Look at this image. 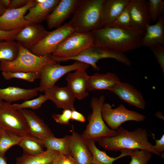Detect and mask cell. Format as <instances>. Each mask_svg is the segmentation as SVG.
<instances>
[{
	"label": "cell",
	"instance_id": "6da1fadb",
	"mask_svg": "<svg viewBox=\"0 0 164 164\" xmlns=\"http://www.w3.org/2000/svg\"><path fill=\"white\" fill-rule=\"evenodd\" d=\"M91 32L93 39L92 46L124 54L142 46L145 31L133 27L106 26Z\"/></svg>",
	"mask_w": 164,
	"mask_h": 164
},
{
	"label": "cell",
	"instance_id": "7a4b0ae2",
	"mask_svg": "<svg viewBox=\"0 0 164 164\" xmlns=\"http://www.w3.org/2000/svg\"><path fill=\"white\" fill-rule=\"evenodd\" d=\"M116 132L114 136L100 138L95 142L107 150L117 152L126 149H142L157 155H160L149 142V134L146 129L138 128L133 131H129L120 126Z\"/></svg>",
	"mask_w": 164,
	"mask_h": 164
},
{
	"label": "cell",
	"instance_id": "3957f363",
	"mask_svg": "<svg viewBox=\"0 0 164 164\" xmlns=\"http://www.w3.org/2000/svg\"><path fill=\"white\" fill-rule=\"evenodd\" d=\"M104 0H81L68 22L83 33L101 28L102 10Z\"/></svg>",
	"mask_w": 164,
	"mask_h": 164
},
{
	"label": "cell",
	"instance_id": "277c9868",
	"mask_svg": "<svg viewBox=\"0 0 164 164\" xmlns=\"http://www.w3.org/2000/svg\"><path fill=\"white\" fill-rule=\"evenodd\" d=\"M0 61V70L2 71L33 72L39 73L44 66L56 62L52 58L51 55L37 56L20 44L19 53L15 60L12 61Z\"/></svg>",
	"mask_w": 164,
	"mask_h": 164
},
{
	"label": "cell",
	"instance_id": "5b68a950",
	"mask_svg": "<svg viewBox=\"0 0 164 164\" xmlns=\"http://www.w3.org/2000/svg\"><path fill=\"white\" fill-rule=\"evenodd\" d=\"M105 100L104 95L92 99L90 103L92 113L89 116L86 128L81 135L84 139H92L95 141L98 138L112 137L116 134V130H112L107 126L102 116V108Z\"/></svg>",
	"mask_w": 164,
	"mask_h": 164
},
{
	"label": "cell",
	"instance_id": "8992f818",
	"mask_svg": "<svg viewBox=\"0 0 164 164\" xmlns=\"http://www.w3.org/2000/svg\"><path fill=\"white\" fill-rule=\"evenodd\" d=\"M51 56L56 62L74 60L91 65L94 70L97 71L100 70V67L97 66V63L103 59H113L128 66L131 65V61L124 53L108 49L93 46L87 48L78 55L72 57L63 58L52 55Z\"/></svg>",
	"mask_w": 164,
	"mask_h": 164
},
{
	"label": "cell",
	"instance_id": "52a82bcc",
	"mask_svg": "<svg viewBox=\"0 0 164 164\" xmlns=\"http://www.w3.org/2000/svg\"><path fill=\"white\" fill-rule=\"evenodd\" d=\"M93 45V39L91 32L83 33L76 31L64 39L52 55L63 58L72 57Z\"/></svg>",
	"mask_w": 164,
	"mask_h": 164
},
{
	"label": "cell",
	"instance_id": "ba28073f",
	"mask_svg": "<svg viewBox=\"0 0 164 164\" xmlns=\"http://www.w3.org/2000/svg\"><path fill=\"white\" fill-rule=\"evenodd\" d=\"M101 114L103 118L109 128L116 130L124 122L129 121L137 122L144 121L145 116L135 111L129 110L122 104L113 108L108 103H104L102 107Z\"/></svg>",
	"mask_w": 164,
	"mask_h": 164
},
{
	"label": "cell",
	"instance_id": "9c48e42d",
	"mask_svg": "<svg viewBox=\"0 0 164 164\" xmlns=\"http://www.w3.org/2000/svg\"><path fill=\"white\" fill-rule=\"evenodd\" d=\"M0 127L21 136L30 133L24 116L11 103L6 102L0 106Z\"/></svg>",
	"mask_w": 164,
	"mask_h": 164
},
{
	"label": "cell",
	"instance_id": "30bf717a",
	"mask_svg": "<svg viewBox=\"0 0 164 164\" xmlns=\"http://www.w3.org/2000/svg\"><path fill=\"white\" fill-rule=\"evenodd\" d=\"M90 65L76 61L73 64L62 66L59 62L49 64L44 66L39 72L40 83L38 87L39 91L44 92L55 86L56 82L65 74L73 71Z\"/></svg>",
	"mask_w": 164,
	"mask_h": 164
},
{
	"label": "cell",
	"instance_id": "8fae6325",
	"mask_svg": "<svg viewBox=\"0 0 164 164\" xmlns=\"http://www.w3.org/2000/svg\"><path fill=\"white\" fill-rule=\"evenodd\" d=\"M76 30V29L67 23L50 32L40 42L29 50L39 56L52 55L64 39Z\"/></svg>",
	"mask_w": 164,
	"mask_h": 164
},
{
	"label": "cell",
	"instance_id": "7c38bea8",
	"mask_svg": "<svg viewBox=\"0 0 164 164\" xmlns=\"http://www.w3.org/2000/svg\"><path fill=\"white\" fill-rule=\"evenodd\" d=\"M36 3L31 0L25 6L18 9H7L0 16V30L11 31L22 29L30 23L26 20L25 15L27 11Z\"/></svg>",
	"mask_w": 164,
	"mask_h": 164
},
{
	"label": "cell",
	"instance_id": "4fadbf2b",
	"mask_svg": "<svg viewBox=\"0 0 164 164\" xmlns=\"http://www.w3.org/2000/svg\"><path fill=\"white\" fill-rule=\"evenodd\" d=\"M74 128L72 125V134L69 135V155L75 164H91L92 155L86 140Z\"/></svg>",
	"mask_w": 164,
	"mask_h": 164
},
{
	"label": "cell",
	"instance_id": "5bb4252c",
	"mask_svg": "<svg viewBox=\"0 0 164 164\" xmlns=\"http://www.w3.org/2000/svg\"><path fill=\"white\" fill-rule=\"evenodd\" d=\"M42 25L30 24L22 28L14 40L30 50L40 42L49 32Z\"/></svg>",
	"mask_w": 164,
	"mask_h": 164
},
{
	"label": "cell",
	"instance_id": "9a60e30c",
	"mask_svg": "<svg viewBox=\"0 0 164 164\" xmlns=\"http://www.w3.org/2000/svg\"><path fill=\"white\" fill-rule=\"evenodd\" d=\"M81 0H60L46 21L50 29L58 28L72 14Z\"/></svg>",
	"mask_w": 164,
	"mask_h": 164
},
{
	"label": "cell",
	"instance_id": "2e32d148",
	"mask_svg": "<svg viewBox=\"0 0 164 164\" xmlns=\"http://www.w3.org/2000/svg\"><path fill=\"white\" fill-rule=\"evenodd\" d=\"M128 9L132 27L145 31L146 26L150 24L152 21L148 1L130 0Z\"/></svg>",
	"mask_w": 164,
	"mask_h": 164
},
{
	"label": "cell",
	"instance_id": "e0dca14e",
	"mask_svg": "<svg viewBox=\"0 0 164 164\" xmlns=\"http://www.w3.org/2000/svg\"><path fill=\"white\" fill-rule=\"evenodd\" d=\"M127 103L144 109L146 101L141 93L132 84L120 81L111 91Z\"/></svg>",
	"mask_w": 164,
	"mask_h": 164
},
{
	"label": "cell",
	"instance_id": "ac0fdd59",
	"mask_svg": "<svg viewBox=\"0 0 164 164\" xmlns=\"http://www.w3.org/2000/svg\"><path fill=\"white\" fill-rule=\"evenodd\" d=\"M88 67H83L70 73L66 77L67 86L75 98L79 100L84 99L89 94L87 91V84L90 76L86 71Z\"/></svg>",
	"mask_w": 164,
	"mask_h": 164
},
{
	"label": "cell",
	"instance_id": "d6986e66",
	"mask_svg": "<svg viewBox=\"0 0 164 164\" xmlns=\"http://www.w3.org/2000/svg\"><path fill=\"white\" fill-rule=\"evenodd\" d=\"M48 100L52 101L58 108L74 110V103L75 98L67 86L59 87L54 86L44 91Z\"/></svg>",
	"mask_w": 164,
	"mask_h": 164
},
{
	"label": "cell",
	"instance_id": "ffe728a7",
	"mask_svg": "<svg viewBox=\"0 0 164 164\" xmlns=\"http://www.w3.org/2000/svg\"><path fill=\"white\" fill-rule=\"evenodd\" d=\"M60 0H36V3L30 8L25 19L31 24H39L48 17Z\"/></svg>",
	"mask_w": 164,
	"mask_h": 164
},
{
	"label": "cell",
	"instance_id": "44dd1931",
	"mask_svg": "<svg viewBox=\"0 0 164 164\" xmlns=\"http://www.w3.org/2000/svg\"><path fill=\"white\" fill-rule=\"evenodd\" d=\"M142 44V46L150 48L164 46V15L159 17L155 24L146 26Z\"/></svg>",
	"mask_w": 164,
	"mask_h": 164
},
{
	"label": "cell",
	"instance_id": "7402d4cb",
	"mask_svg": "<svg viewBox=\"0 0 164 164\" xmlns=\"http://www.w3.org/2000/svg\"><path fill=\"white\" fill-rule=\"evenodd\" d=\"M18 111L26 119L32 135L39 139L54 136L44 121L34 112L26 109Z\"/></svg>",
	"mask_w": 164,
	"mask_h": 164
},
{
	"label": "cell",
	"instance_id": "603a6c76",
	"mask_svg": "<svg viewBox=\"0 0 164 164\" xmlns=\"http://www.w3.org/2000/svg\"><path fill=\"white\" fill-rule=\"evenodd\" d=\"M120 81L115 73L108 72L105 73H96L89 76L87 84V90H111Z\"/></svg>",
	"mask_w": 164,
	"mask_h": 164
},
{
	"label": "cell",
	"instance_id": "cb8c5ba5",
	"mask_svg": "<svg viewBox=\"0 0 164 164\" xmlns=\"http://www.w3.org/2000/svg\"><path fill=\"white\" fill-rule=\"evenodd\" d=\"M130 0H104L102 10L101 28L111 23L128 5Z\"/></svg>",
	"mask_w": 164,
	"mask_h": 164
},
{
	"label": "cell",
	"instance_id": "d4e9b609",
	"mask_svg": "<svg viewBox=\"0 0 164 164\" xmlns=\"http://www.w3.org/2000/svg\"><path fill=\"white\" fill-rule=\"evenodd\" d=\"M38 91V87L29 89L16 86L0 88V100L10 103L21 100L26 101L37 96Z\"/></svg>",
	"mask_w": 164,
	"mask_h": 164
},
{
	"label": "cell",
	"instance_id": "484cf974",
	"mask_svg": "<svg viewBox=\"0 0 164 164\" xmlns=\"http://www.w3.org/2000/svg\"><path fill=\"white\" fill-rule=\"evenodd\" d=\"M85 140L92 154V164H114L113 162L115 161L126 156H130L133 152V150H124L121 151V153L118 156L111 157L105 152L99 149L96 147L95 140L92 139Z\"/></svg>",
	"mask_w": 164,
	"mask_h": 164
},
{
	"label": "cell",
	"instance_id": "4316f807",
	"mask_svg": "<svg viewBox=\"0 0 164 164\" xmlns=\"http://www.w3.org/2000/svg\"><path fill=\"white\" fill-rule=\"evenodd\" d=\"M60 153L48 149L36 155L24 152L22 155L17 158L15 164H52Z\"/></svg>",
	"mask_w": 164,
	"mask_h": 164
},
{
	"label": "cell",
	"instance_id": "83f0119b",
	"mask_svg": "<svg viewBox=\"0 0 164 164\" xmlns=\"http://www.w3.org/2000/svg\"><path fill=\"white\" fill-rule=\"evenodd\" d=\"M69 135L61 138L54 136L39 139L44 147L57 151L65 155H70L69 149Z\"/></svg>",
	"mask_w": 164,
	"mask_h": 164
},
{
	"label": "cell",
	"instance_id": "f1b7e54d",
	"mask_svg": "<svg viewBox=\"0 0 164 164\" xmlns=\"http://www.w3.org/2000/svg\"><path fill=\"white\" fill-rule=\"evenodd\" d=\"M18 145L25 153L30 155L40 154L44 151V147L40 139L30 133L23 136Z\"/></svg>",
	"mask_w": 164,
	"mask_h": 164
},
{
	"label": "cell",
	"instance_id": "f546056e",
	"mask_svg": "<svg viewBox=\"0 0 164 164\" xmlns=\"http://www.w3.org/2000/svg\"><path fill=\"white\" fill-rule=\"evenodd\" d=\"M14 40H0V61H12L16 58L19 44Z\"/></svg>",
	"mask_w": 164,
	"mask_h": 164
},
{
	"label": "cell",
	"instance_id": "4dcf8cb0",
	"mask_svg": "<svg viewBox=\"0 0 164 164\" xmlns=\"http://www.w3.org/2000/svg\"><path fill=\"white\" fill-rule=\"evenodd\" d=\"M23 137L0 127V155H5L11 147L18 145Z\"/></svg>",
	"mask_w": 164,
	"mask_h": 164
},
{
	"label": "cell",
	"instance_id": "1f68e13d",
	"mask_svg": "<svg viewBox=\"0 0 164 164\" xmlns=\"http://www.w3.org/2000/svg\"><path fill=\"white\" fill-rule=\"evenodd\" d=\"M2 73L4 78L6 80H9L12 78H17L32 82L39 77V73L36 72H11L2 71Z\"/></svg>",
	"mask_w": 164,
	"mask_h": 164
},
{
	"label": "cell",
	"instance_id": "d6a6232c",
	"mask_svg": "<svg viewBox=\"0 0 164 164\" xmlns=\"http://www.w3.org/2000/svg\"><path fill=\"white\" fill-rule=\"evenodd\" d=\"M48 100V98L46 95L41 94L34 99L26 100L22 103L13 104L12 105L14 108L17 110L28 108L36 109L39 108Z\"/></svg>",
	"mask_w": 164,
	"mask_h": 164
},
{
	"label": "cell",
	"instance_id": "836d02e7",
	"mask_svg": "<svg viewBox=\"0 0 164 164\" xmlns=\"http://www.w3.org/2000/svg\"><path fill=\"white\" fill-rule=\"evenodd\" d=\"M148 2L151 20L156 22L159 17L164 15V2L161 0H149Z\"/></svg>",
	"mask_w": 164,
	"mask_h": 164
},
{
	"label": "cell",
	"instance_id": "e575fe53",
	"mask_svg": "<svg viewBox=\"0 0 164 164\" xmlns=\"http://www.w3.org/2000/svg\"><path fill=\"white\" fill-rule=\"evenodd\" d=\"M152 153L144 149L134 150L130 156L129 164H147L151 159Z\"/></svg>",
	"mask_w": 164,
	"mask_h": 164
},
{
	"label": "cell",
	"instance_id": "d590c367",
	"mask_svg": "<svg viewBox=\"0 0 164 164\" xmlns=\"http://www.w3.org/2000/svg\"><path fill=\"white\" fill-rule=\"evenodd\" d=\"M128 5L117 17L106 26L120 27H132L129 11Z\"/></svg>",
	"mask_w": 164,
	"mask_h": 164
},
{
	"label": "cell",
	"instance_id": "8d00e7d4",
	"mask_svg": "<svg viewBox=\"0 0 164 164\" xmlns=\"http://www.w3.org/2000/svg\"><path fill=\"white\" fill-rule=\"evenodd\" d=\"M72 110L69 109H63L61 114H54L52 117L57 123L64 125H69L71 119Z\"/></svg>",
	"mask_w": 164,
	"mask_h": 164
},
{
	"label": "cell",
	"instance_id": "74e56055",
	"mask_svg": "<svg viewBox=\"0 0 164 164\" xmlns=\"http://www.w3.org/2000/svg\"><path fill=\"white\" fill-rule=\"evenodd\" d=\"M154 53L164 75V46L150 48Z\"/></svg>",
	"mask_w": 164,
	"mask_h": 164
},
{
	"label": "cell",
	"instance_id": "f35d334b",
	"mask_svg": "<svg viewBox=\"0 0 164 164\" xmlns=\"http://www.w3.org/2000/svg\"><path fill=\"white\" fill-rule=\"evenodd\" d=\"M22 29L11 31H6L0 30V40H14L16 35Z\"/></svg>",
	"mask_w": 164,
	"mask_h": 164
},
{
	"label": "cell",
	"instance_id": "ab89813d",
	"mask_svg": "<svg viewBox=\"0 0 164 164\" xmlns=\"http://www.w3.org/2000/svg\"><path fill=\"white\" fill-rule=\"evenodd\" d=\"M152 138L155 141V145H153L154 150L161 155V153L164 152V135L163 134L159 139L155 138V135L151 132Z\"/></svg>",
	"mask_w": 164,
	"mask_h": 164
},
{
	"label": "cell",
	"instance_id": "60d3db41",
	"mask_svg": "<svg viewBox=\"0 0 164 164\" xmlns=\"http://www.w3.org/2000/svg\"><path fill=\"white\" fill-rule=\"evenodd\" d=\"M31 0H11L9 9H18L28 4Z\"/></svg>",
	"mask_w": 164,
	"mask_h": 164
},
{
	"label": "cell",
	"instance_id": "b9f144b4",
	"mask_svg": "<svg viewBox=\"0 0 164 164\" xmlns=\"http://www.w3.org/2000/svg\"><path fill=\"white\" fill-rule=\"evenodd\" d=\"M71 119L83 123L85 122L86 118L82 114L75 109L72 110Z\"/></svg>",
	"mask_w": 164,
	"mask_h": 164
},
{
	"label": "cell",
	"instance_id": "7bdbcfd3",
	"mask_svg": "<svg viewBox=\"0 0 164 164\" xmlns=\"http://www.w3.org/2000/svg\"><path fill=\"white\" fill-rule=\"evenodd\" d=\"M62 164H75L70 155H64Z\"/></svg>",
	"mask_w": 164,
	"mask_h": 164
},
{
	"label": "cell",
	"instance_id": "ee69618b",
	"mask_svg": "<svg viewBox=\"0 0 164 164\" xmlns=\"http://www.w3.org/2000/svg\"><path fill=\"white\" fill-rule=\"evenodd\" d=\"M64 155L62 153H60L52 164H62Z\"/></svg>",
	"mask_w": 164,
	"mask_h": 164
},
{
	"label": "cell",
	"instance_id": "f6af8a7d",
	"mask_svg": "<svg viewBox=\"0 0 164 164\" xmlns=\"http://www.w3.org/2000/svg\"><path fill=\"white\" fill-rule=\"evenodd\" d=\"M3 5L7 9L8 8L11 2V0H1Z\"/></svg>",
	"mask_w": 164,
	"mask_h": 164
},
{
	"label": "cell",
	"instance_id": "bcb514c9",
	"mask_svg": "<svg viewBox=\"0 0 164 164\" xmlns=\"http://www.w3.org/2000/svg\"><path fill=\"white\" fill-rule=\"evenodd\" d=\"M0 164H8L5 155H0Z\"/></svg>",
	"mask_w": 164,
	"mask_h": 164
},
{
	"label": "cell",
	"instance_id": "7dc6e473",
	"mask_svg": "<svg viewBox=\"0 0 164 164\" xmlns=\"http://www.w3.org/2000/svg\"><path fill=\"white\" fill-rule=\"evenodd\" d=\"M6 9L3 5L0 0V16L4 13Z\"/></svg>",
	"mask_w": 164,
	"mask_h": 164
},
{
	"label": "cell",
	"instance_id": "c3c4849f",
	"mask_svg": "<svg viewBox=\"0 0 164 164\" xmlns=\"http://www.w3.org/2000/svg\"><path fill=\"white\" fill-rule=\"evenodd\" d=\"M155 116L159 118L163 119L164 120V117L162 113L160 111H158L155 114Z\"/></svg>",
	"mask_w": 164,
	"mask_h": 164
},
{
	"label": "cell",
	"instance_id": "681fc988",
	"mask_svg": "<svg viewBox=\"0 0 164 164\" xmlns=\"http://www.w3.org/2000/svg\"><path fill=\"white\" fill-rule=\"evenodd\" d=\"M3 102V101L0 100V106H1Z\"/></svg>",
	"mask_w": 164,
	"mask_h": 164
},
{
	"label": "cell",
	"instance_id": "f907efd6",
	"mask_svg": "<svg viewBox=\"0 0 164 164\" xmlns=\"http://www.w3.org/2000/svg\"></svg>",
	"mask_w": 164,
	"mask_h": 164
}]
</instances>
